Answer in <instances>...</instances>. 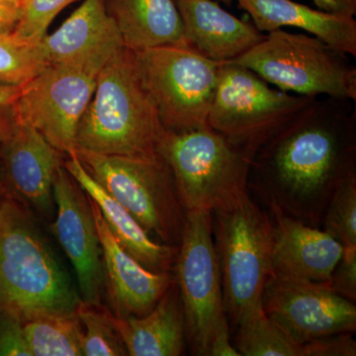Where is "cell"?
Instances as JSON below:
<instances>
[{
	"mask_svg": "<svg viewBox=\"0 0 356 356\" xmlns=\"http://www.w3.org/2000/svg\"><path fill=\"white\" fill-rule=\"evenodd\" d=\"M0 356H33L24 332V323L0 310Z\"/></svg>",
	"mask_w": 356,
	"mask_h": 356,
	"instance_id": "f1b7e54d",
	"label": "cell"
},
{
	"mask_svg": "<svg viewBox=\"0 0 356 356\" xmlns=\"http://www.w3.org/2000/svg\"><path fill=\"white\" fill-rule=\"evenodd\" d=\"M123 46L116 42L74 60L47 65L23 86L15 105L17 120L36 129L65 156L74 152L77 126L95 93L98 74Z\"/></svg>",
	"mask_w": 356,
	"mask_h": 356,
	"instance_id": "9c48e42d",
	"label": "cell"
},
{
	"mask_svg": "<svg viewBox=\"0 0 356 356\" xmlns=\"http://www.w3.org/2000/svg\"><path fill=\"white\" fill-rule=\"evenodd\" d=\"M110 321L128 355L179 356L184 353L186 339L184 311L175 278L168 291L146 315L120 318L110 312Z\"/></svg>",
	"mask_w": 356,
	"mask_h": 356,
	"instance_id": "ffe728a7",
	"label": "cell"
},
{
	"mask_svg": "<svg viewBox=\"0 0 356 356\" xmlns=\"http://www.w3.org/2000/svg\"><path fill=\"white\" fill-rule=\"evenodd\" d=\"M64 168L93 201L122 247L153 273H170L178 245L156 242L118 201L86 172L74 151L65 156Z\"/></svg>",
	"mask_w": 356,
	"mask_h": 356,
	"instance_id": "ac0fdd59",
	"label": "cell"
},
{
	"mask_svg": "<svg viewBox=\"0 0 356 356\" xmlns=\"http://www.w3.org/2000/svg\"><path fill=\"white\" fill-rule=\"evenodd\" d=\"M165 133L135 51L121 47L98 74L95 93L77 126L74 149L156 161L163 158Z\"/></svg>",
	"mask_w": 356,
	"mask_h": 356,
	"instance_id": "7a4b0ae2",
	"label": "cell"
},
{
	"mask_svg": "<svg viewBox=\"0 0 356 356\" xmlns=\"http://www.w3.org/2000/svg\"><path fill=\"white\" fill-rule=\"evenodd\" d=\"M135 55L165 131L208 127L221 63L204 57L187 44L156 47Z\"/></svg>",
	"mask_w": 356,
	"mask_h": 356,
	"instance_id": "8fae6325",
	"label": "cell"
},
{
	"mask_svg": "<svg viewBox=\"0 0 356 356\" xmlns=\"http://www.w3.org/2000/svg\"><path fill=\"white\" fill-rule=\"evenodd\" d=\"M329 283L334 292L355 303L356 248H343V257L332 271Z\"/></svg>",
	"mask_w": 356,
	"mask_h": 356,
	"instance_id": "f546056e",
	"label": "cell"
},
{
	"mask_svg": "<svg viewBox=\"0 0 356 356\" xmlns=\"http://www.w3.org/2000/svg\"><path fill=\"white\" fill-rule=\"evenodd\" d=\"M261 32L300 28L334 50L356 57V20L350 16L316 10L293 0H236Z\"/></svg>",
	"mask_w": 356,
	"mask_h": 356,
	"instance_id": "d6986e66",
	"label": "cell"
},
{
	"mask_svg": "<svg viewBox=\"0 0 356 356\" xmlns=\"http://www.w3.org/2000/svg\"><path fill=\"white\" fill-rule=\"evenodd\" d=\"M213 238L225 310L236 327L262 310V295L271 273L270 214L248 193L229 207L213 212Z\"/></svg>",
	"mask_w": 356,
	"mask_h": 356,
	"instance_id": "5b68a950",
	"label": "cell"
},
{
	"mask_svg": "<svg viewBox=\"0 0 356 356\" xmlns=\"http://www.w3.org/2000/svg\"><path fill=\"white\" fill-rule=\"evenodd\" d=\"M355 332H343L304 343V356H355Z\"/></svg>",
	"mask_w": 356,
	"mask_h": 356,
	"instance_id": "4dcf8cb0",
	"label": "cell"
},
{
	"mask_svg": "<svg viewBox=\"0 0 356 356\" xmlns=\"http://www.w3.org/2000/svg\"><path fill=\"white\" fill-rule=\"evenodd\" d=\"M122 42L107 13L104 0H84L53 34L38 44L47 65L67 62L88 55L106 44Z\"/></svg>",
	"mask_w": 356,
	"mask_h": 356,
	"instance_id": "7402d4cb",
	"label": "cell"
},
{
	"mask_svg": "<svg viewBox=\"0 0 356 356\" xmlns=\"http://www.w3.org/2000/svg\"><path fill=\"white\" fill-rule=\"evenodd\" d=\"M22 90L23 86L0 84V140L6 138L17 123L15 105Z\"/></svg>",
	"mask_w": 356,
	"mask_h": 356,
	"instance_id": "1f68e13d",
	"label": "cell"
},
{
	"mask_svg": "<svg viewBox=\"0 0 356 356\" xmlns=\"http://www.w3.org/2000/svg\"><path fill=\"white\" fill-rule=\"evenodd\" d=\"M99 234L104 266V295L117 317H142L158 304L173 281L170 273H153L129 254L89 198Z\"/></svg>",
	"mask_w": 356,
	"mask_h": 356,
	"instance_id": "9a60e30c",
	"label": "cell"
},
{
	"mask_svg": "<svg viewBox=\"0 0 356 356\" xmlns=\"http://www.w3.org/2000/svg\"><path fill=\"white\" fill-rule=\"evenodd\" d=\"M81 300L34 214L6 194L0 201V310L25 323L76 314Z\"/></svg>",
	"mask_w": 356,
	"mask_h": 356,
	"instance_id": "3957f363",
	"label": "cell"
},
{
	"mask_svg": "<svg viewBox=\"0 0 356 356\" xmlns=\"http://www.w3.org/2000/svg\"><path fill=\"white\" fill-rule=\"evenodd\" d=\"M76 316L83 327V355H128L118 332L110 321V311L102 308V305H91L81 300Z\"/></svg>",
	"mask_w": 356,
	"mask_h": 356,
	"instance_id": "d4e9b609",
	"label": "cell"
},
{
	"mask_svg": "<svg viewBox=\"0 0 356 356\" xmlns=\"http://www.w3.org/2000/svg\"><path fill=\"white\" fill-rule=\"evenodd\" d=\"M1 1L7 2V3L15 4V6H21V4H22V2L24 1V0H1Z\"/></svg>",
	"mask_w": 356,
	"mask_h": 356,
	"instance_id": "d590c367",
	"label": "cell"
},
{
	"mask_svg": "<svg viewBox=\"0 0 356 356\" xmlns=\"http://www.w3.org/2000/svg\"><path fill=\"white\" fill-rule=\"evenodd\" d=\"M91 177L161 243L179 245L186 222L170 166L149 161L74 149Z\"/></svg>",
	"mask_w": 356,
	"mask_h": 356,
	"instance_id": "30bf717a",
	"label": "cell"
},
{
	"mask_svg": "<svg viewBox=\"0 0 356 356\" xmlns=\"http://www.w3.org/2000/svg\"><path fill=\"white\" fill-rule=\"evenodd\" d=\"M219 1L222 2V3L226 4V6H231L234 0H219Z\"/></svg>",
	"mask_w": 356,
	"mask_h": 356,
	"instance_id": "8d00e7d4",
	"label": "cell"
},
{
	"mask_svg": "<svg viewBox=\"0 0 356 356\" xmlns=\"http://www.w3.org/2000/svg\"><path fill=\"white\" fill-rule=\"evenodd\" d=\"M235 343L243 356H304V344L293 341L264 309L236 325Z\"/></svg>",
	"mask_w": 356,
	"mask_h": 356,
	"instance_id": "cb8c5ba5",
	"label": "cell"
},
{
	"mask_svg": "<svg viewBox=\"0 0 356 356\" xmlns=\"http://www.w3.org/2000/svg\"><path fill=\"white\" fill-rule=\"evenodd\" d=\"M56 217L51 231L76 273L81 301L102 305L104 296L102 247L88 194L64 165L54 181Z\"/></svg>",
	"mask_w": 356,
	"mask_h": 356,
	"instance_id": "4fadbf2b",
	"label": "cell"
},
{
	"mask_svg": "<svg viewBox=\"0 0 356 356\" xmlns=\"http://www.w3.org/2000/svg\"><path fill=\"white\" fill-rule=\"evenodd\" d=\"M322 226L343 248H356V173L344 179L332 194Z\"/></svg>",
	"mask_w": 356,
	"mask_h": 356,
	"instance_id": "4316f807",
	"label": "cell"
},
{
	"mask_svg": "<svg viewBox=\"0 0 356 356\" xmlns=\"http://www.w3.org/2000/svg\"><path fill=\"white\" fill-rule=\"evenodd\" d=\"M64 156L36 129L17 121L0 140V172L7 195L19 201L34 216L53 219L54 181L64 165Z\"/></svg>",
	"mask_w": 356,
	"mask_h": 356,
	"instance_id": "5bb4252c",
	"label": "cell"
},
{
	"mask_svg": "<svg viewBox=\"0 0 356 356\" xmlns=\"http://www.w3.org/2000/svg\"><path fill=\"white\" fill-rule=\"evenodd\" d=\"M317 98L271 88L248 67L225 63L220 67L208 127L252 161L269 140Z\"/></svg>",
	"mask_w": 356,
	"mask_h": 356,
	"instance_id": "8992f818",
	"label": "cell"
},
{
	"mask_svg": "<svg viewBox=\"0 0 356 356\" xmlns=\"http://www.w3.org/2000/svg\"><path fill=\"white\" fill-rule=\"evenodd\" d=\"M262 309L300 344L356 330L355 303L334 292L329 282L270 274L262 295Z\"/></svg>",
	"mask_w": 356,
	"mask_h": 356,
	"instance_id": "7c38bea8",
	"label": "cell"
},
{
	"mask_svg": "<svg viewBox=\"0 0 356 356\" xmlns=\"http://www.w3.org/2000/svg\"><path fill=\"white\" fill-rule=\"evenodd\" d=\"M229 63L248 67L285 92L356 100V67L348 55L315 36L274 30Z\"/></svg>",
	"mask_w": 356,
	"mask_h": 356,
	"instance_id": "ba28073f",
	"label": "cell"
},
{
	"mask_svg": "<svg viewBox=\"0 0 356 356\" xmlns=\"http://www.w3.org/2000/svg\"><path fill=\"white\" fill-rule=\"evenodd\" d=\"M76 0H24L13 34L23 41L39 44L57 15Z\"/></svg>",
	"mask_w": 356,
	"mask_h": 356,
	"instance_id": "83f0119b",
	"label": "cell"
},
{
	"mask_svg": "<svg viewBox=\"0 0 356 356\" xmlns=\"http://www.w3.org/2000/svg\"><path fill=\"white\" fill-rule=\"evenodd\" d=\"M6 185H4L3 178H2L1 172H0V201L3 198V196L6 195Z\"/></svg>",
	"mask_w": 356,
	"mask_h": 356,
	"instance_id": "e575fe53",
	"label": "cell"
},
{
	"mask_svg": "<svg viewBox=\"0 0 356 356\" xmlns=\"http://www.w3.org/2000/svg\"><path fill=\"white\" fill-rule=\"evenodd\" d=\"M46 67L38 44L0 35V84L24 86Z\"/></svg>",
	"mask_w": 356,
	"mask_h": 356,
	"instance_id": "484cf974",
	"label": "cell"
},
{
	"mask_svg": "<svg viewBox=\"0 0 356 356\" xmlns=\"http://www.w3.org/2000/svg\"><path fill=\"white\" fill-rule=\"evenodd\" d=\"M320 10L341 16L355 17L356 0H313Z\"/></svg>",
	"mask_w": 356,
	"mask_h": 356,
	"instance_id": "836d02e7",
	"label": "cell"
},
{
	"mask_svg": "<svg viewBox=\"0 0 356 356\" xmlns=\"http://www.w3.org/2000/svg\"><path fill=\"white\" fill-rule=\"evenodd\" d=\"M356 173V112L350 100H315L255 154L248 189L313 227L344 179Z\"/></svg>",
	"mask_w": 356,
	"mask_h": 356,
	"instance_id": "6da1fadb",
	"label": "cell"
},
{
	"mask_svg": "<svg viewBox=\"0 0 356 356\" xmlns=\"http://www.w3.org/2000/svg\"><path fill=\"white\" fill-rule=\"evenodd\" d=\"M20 15L21 6L0 0V35L13 34Z\"/></svg>",
	"mask_w": 356,
	"mask_h": 356,
	"instance_id": "d6a6232c",
	"label": "cell"
},
{
	"mask_svg": "<svg viewBox=\"0 0 356 356\" xmlns=\"http://www.w3.org/2000/svg\"><path fill=\"white\" fill-rule=\"evenodd\" d=\"M161 154L187 212L225 209L250 193V161L209 127L166 131Z\"/></svg>",
	"mask_w": 356,
	"mask_h": 356,
	"instance_id": "52a82bcc",
	"label": "cell"
},
{
	"mask_svg": "<svg viewBox=\"0 0 356 356\" xmlns=\"http://www.w3.org/2000/svg\"><path fill=\"white\" fill-rule=\"evenodd\" d=\"M173 266L184 306L185 336L192 353L202 356H240L231 343L225 310L213 238V212H187Z\"/></svg>",
	"mask_w": 356,
	"mask_h": 356,
	"instance_id": "277c9868",
	"label": "cell"
},
{
	"mask_svg": "<svg viewBox=\"0 0 356 356\" xmlns=\"http://www.w3.org/2000/svg\"><path fill=\"white\" fill-rule=\"evenodd\" d=\"M33 356H83V327L76 314H51L24 323Z\"/></svg>",
	"mask_w": 356,
	"mask_h": 356,
	"instance_id": "603a6c76",
	"label": "cell"
},
{
	"mask_svg": "<svg viewBox=\"0 0 356 356\" xmlns=\"http://www.w3.org/2000/svg\"><path fill=\"white\" fill-rule=\"evenodd\" d=\"M124 46L134 51L186 44L177 0H104Z\"/></svg>",
	"mask_w": 356,
	"mask_h": 356,
	"instance_id": "44dd1931",
	"label": "cell"
},
{
	"mask_svg": "<svg viewBox=\"0 0 356 356\" xmlns=\"http://www.w3.org/2000/svg\"><path fill=\"white\" fill-rule=\"evenodd\" d=\"M177 2L185 42L214 62H232L266 39L254 23L238 19L215 0Z\"/></svg>",
	"mask_w": 356,
	"mask_h": 356,
	"instance_id": "e0dca14e",
	"label": "cell"
},
{
	"mask_svg": "<svg viewBox=\"0 0 356 356\" xmlns=\"http://www.w3.org/2000/svg\"><path fill=\"white\" fill-rule=\"evenodd\" d=\"M273 221L271 273L287 280L329 282L343 247L318 227L310 226L276 210Z\"/></svg>",
	"mask_w": 356,
	"mask_h": 356,
	"instance_id": "2e32d148",
	"label": "cell"
}]
</instances>
